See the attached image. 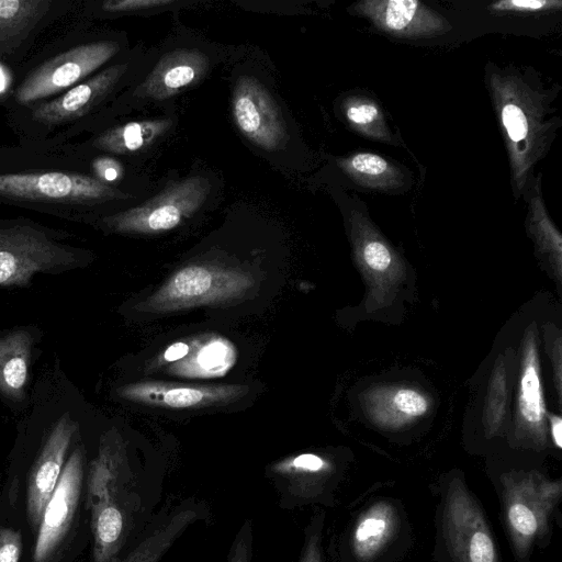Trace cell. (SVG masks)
I'll return each instance as SVG.
<instances>
[{"label": "cell", "mask_w": 562, "mask_h": 562, "mask_svg": "<svg viewBox=\"0 0 562 562\" xmlns=\"http://www.w3.org/2000/svg\"><path fill=\"white\" fill-rule=\"evenodd\" d=\"M488 80L508 150L514 190L519 196L532 167L548 148L553 124L546 120L544 98L521 77L493 71Z\"/></svg>", "instance_id": "6da1fadb"}, {"label": "cell", "mask_w": 562, "mask_h": 562, "mask_svg": "<svg viewBox=\"0 0 562 562\" xmlns=\"http://www.w3.org/2000/svg\"><path fill=\"white\" fill-rule=\"evenodd\" d=\"M254 279L246 272L216 266L191 265L175 272L140 303L146 312H170L228 302L246 294Z\"/></svg>", "instance_id": "7a4b0ae2"}, {"label": "cell", "mask_w": 562, "mask_h": 562, "mask_svg": "<svg viewBox=\"0 0 562 562\" xmlns=\"http://www.w3.org/2000/svg\"><path fill=\"white\" fill-rule=\"evenodd\" d=\"M505 519L517 557L526 560L538 537L548 529V518L561 496V482L537 473L509 474L503 481Z\"/></svg>", "instance_id": "3957f363"}, {"label": "cell", "mask_w": 562, "mask_h": 562, "mask_svg": "<svg viewBox=\"0 0 562 562\" xmlns=\"http://www.w3.org/2000/svg\"><path fill=\"white\" fill-rule=\"evenodd\" d=\"M441 533L453 562H499L485 516L467 486L452 479L442 499Z\"/></svg>", "instance_id": "277c9868"}, {"label": "cell", "mask_w": 562, "mask_h": 562, "mask_svg": "<svg viewBox=\"0 0 562 562\" xmlns=\"http://www.w3.org/2000/svg\"><path fill=\"white\" fill-rule=\"evenodd\" d=\"M210 191L207 179L190 177L168 186L145 203L108 218L115 231L156 234L178 226L205 201Z\"/></svg>", "instance_id": "5b68a950"}, {"label": "cell", "mask_w": 562, "mask_h": 562, "mask_svg": "<svg viewBox=\"0 0 562 562\" xmlns=\"http://www.w3.org/2000/svg\"><path fill=\"white\" fill-rule=\"evenodd\" d=\"M92 562H119L148 521L142 496L122 487L91 507Z\"/></svg>", "instance_id": "8992f818"}, {"label": "cell", "mask_w": 562, "mask_h": 562, "mask_svg": "<svg viewBox=\"0 0 562 562\" xmlns=\"http://www.w3.org/2000/svg\"><path fill=\"white\" fill-rule=\"evenodd\" d=\"M350 224L353 255L369 288L368 308L381 307L404 280V262L364 214L353 212Z\"/></svg>", "instance_id": "52a82bcc"}, {"label": "cell", "mask_w": 562, "mask_h": 562, "mask_svg": "<svg viewBox=\"0 0 562 562\" xmlns=\"http://www.w3.org/2000/svg\"><path fill=\"white\" fill-rule=\"evenodd\" d=\"M75 255L30 227L0 228V285H25L36 272L69 268Z\"/></svg>", "instance_id": "ba28073f"}, {"label": "cell", "mask_w": 562, "mask_h": 562, "mask_svg": "<svg viewBox=\"0 0 562 562\" xmlns=\"http://www.w3.org/2000/svg\"><path fill=\"white\" fill-rule=\"evenodd\" d=\"M279 507L292 509L308 504L331 505L338 469L331 459L306 452L278 461L269 468Z\"/></svg>", "instance_id": "9c48e42d"}, {"label": "cell", "mask_w": 562, "mask_h": 562, "mask_svg": "<svg viewBox=\"0 0 562 562\" xmlns=\"http://www.w3.org/2000/svg\"><path fill=\"white\" fill-rule=\"evenodd\" d=\"M0 195L63 203H90L123 196L95 178L60 171L0 175Z\"/></svg>", "instance_id": "30bf717a"}, {"label": "cell", "mask_w": 562, "mask_h": 562, "mask_svg": "<svg viewBox=\"0 0 562 562\" xmlns=\"http://www.w3.org/2000/svg\"><path fill=\"white\" fill-rule=\"evenodd\" d=\"M117 49V43L102 41L76 46L59 54L25 78L16 91V100L31 103L57 93L97 70Z\"/></svg>", "instance_id": "8fae6325"}, {"label": "cell", "mask_w": 562, "mask_h": 562, "mask_svg": "<svg viewBox=\"0 0 562 562\" xmlns=\"http://www.w3.org/2000/svg\"><path fill=\"white\" fill-rule=\"evenodd\" d=\"M547 408L541 382L537 330L531 325L521 342V362L515 409V437L530 448L547 443Z\"/></svg>", "instance_id": "7c38bea8"}, {"label": "cell", "mask_w": 562, "mask_h": 562, "mask_svg": "<svg viewBox=\"0 0 562 562\" xmlns=\"http://www.w3.org/2000/svg\"><path fill=\"white\" fill-rule=\"evenodd\" d=\"M83 480V452L77 448L65 464L37 528L34 562H48L63 543L75 516Z\"/></svg>", "instance_id": "4fadbf2b"}, {"label": "cell", "mask_w": 562, "mask_h": 562, "mask_svg": "<svg viewBox=\"0 0 562 562\" xmlns=\"http://www.w3.org/2000/svg\"><path fill=\"white\" fill-rule=\"evenodd\" d=\"M350 9L394 37L427 38L451 30L443 15L417 0H364Z\"/></svg>", "instance_id": "5bb4252c"}, {"label": "cell", "mask_w": 562, "mask_h": 562, "mask_svg": "<svg viewBox=\"0 0 562 562\" xmlns=\"http://www.w3.org/2000/svg\"><path fill=\"white\" fill-rule=\"evenodd\" d=\"M233 117L239 131L266 150L278 148L286 130L281 114L262 83L252 77H241L233 95Z\"/></svg>", "instance_id": "9a60e30c"}, {"label": "cell", "mask_w": 562, "mask_h": 562, "mask_svg": "<svg viewBox=\"0 0 562 562\" xmlns=\"http://www.w3.org/2000/svg\"><path fill=\"white\" fill-rule=\"evenodd\" d=\"M77 425L64 415L54 425L32 470L26 498L29 521L38 528L44 509L61 474L64 458Z\"/></svg>", "instance_id": "2e32d148"}, {"label": "cell", "mask_w": 562, "mask_h": 562, "mask_svg": "<svg viewBox=\"0 0 562 562\" xmlns=\"http://www.w3.org/2000/svg\"><path fill=\"white\" fill-rule=\"evenodd\" d=\"M203 510L202 505L192 499L161 509L148 521L119 562H159L183 532L202 516Z\"/></svg>", "instance_id": "e0dca14e"}, {"label": "cell", "mask_w": 562, "mask_h": 562, "mask_svg": "<svg viewBox=\"0 0 562 562\" xmlns=\"http://www.w3.org/2000/svg\"><path fill=\"white\" fill-rule=\"evenodd\" d=\"M364 411L371 422L386 429L408 426L426 416L431 400L412 385H380L368 390L362 397Z\"/></svg>", "instance_id": "ac0fdd59"}, {"label": "cell", "mask_w": 562, "mask_h": 562, "mask_svg": "<svg viewBox=\"0 0 562 562\" xmlns=\"http://www.w3.org/2000/svg\"><path fill=\"white\" fill-rule=\"evenodd\" d=\"M241 393V386H196L161 382H142L124 386L120 394L134 402L167 408H195L229 401Z\"/></svg>", "instance_id": "d6986e66"}, {"label": "cell", "mask_w": 562, "mask_h": 562, "mask_svg": "<svg viewBox=\"0 0 562 562\" xmlns=\"http://www.w3.org/2000/svg\"><path fill=\"white\" fill-rule=\"evenodd\" d=\"M207 57L196 49L180 48L166 54L140 86V92L151 99L178 93L196 81L207 69Z\"/></svg>", "instance_id": "ffe728a7"}, {"label": "cell", "mask_w": 562, "mask_h": 562, "mask_svg": "<svg viewBox=\"0 0 562 562\" xmlns=\"http://www.w3.org/2000/svg\"><path fill=\"white\" fill-rule=\"evenodd\" d=\"M397 530L395 507L385 501L372 504L351 528L349 548L352 557L360 562L376 560L394 540Z\"/></svg>", "instance_id": "44dd1931"}, {"label": "cell", "mask_w": 562, "mask_h": 562, "mask_svg": "<svg viewBox=\"0 0 562 562\" xmlns=\"http://www.w3.org/2000/svg\"><path fill=\"white\" fill-rule=\"evenodd\" d=\"M124 70L123 65L105 69L63 95L41 104L33 112V117L41 123L56 124L81 115L110 90Z\"/></svg>", "instance_id": "7402d4cb"}, {"label": "cell", "mask_w": 562, "mask_h": 562, "mask_svg": "<svg viewBox=\"0 0 562 562\" xmlns=\"http://www.w3.org/2000/svg\"><path fill=\"white\" fill-rule=\"evenodd\" d=\"M32 336L26 330H14L0 337V392L19 400L27 381Z\"/></svg>", "instance_id": "603a6c76"}, {"label": "cell", "mask_w": 562, "mask_h": 562, "mask_svg": "<svg viewBox=\"0 0 562 562\" xmlns=\"http://www.w3.org/2000/svg\"><path fill=\"white\" fill-rule=\"evenodd\" d=\"M337 164L353 182L364 188L392 191L404 184L403 171L373 153H356L338 159Z\"/></svg>", "instance_id": "cb8c5ba5"}, {"label": "cell", "mask_w": 562, "mask_h": 562, "mask_svg": "<svg viewBox=\"0 0 562 562\" xmlns=\"http://www.w3.org/2000/svg\"><path fill=\"white\" fill-rule=\"evenodd\" d=\"M168 126L165 120L130 122L101 135L95 145L116 154L135 153L150 145Z\"/></svg>", "instance_id": "d4e9b609"}, {"label": "cell", "mask_w": 562, "mask_h": 562, "mask_svg": "<svg viewBox=\"0 0 562 562\" xmlns=\"http://www.w3.org/2000/svg\"><path fill=\"white\" fill-rule=\"evenodd\" d=\"M540 192H535L529 203V229L533 236L536 247L551 267L557 279L561 278L562 238L546 212Z\"/></svg>", "instance_id": "484cf974"}, {"label": "cell", "mask_w": 562, "mask_h": 562, "mask_svg": "<svg viewBox=\"0 0 562 562\" xmlns=\"http://www.w3.org/2000/svg\"><path fill=\"white\" fill-rule=\"evenodd\" d=\"M50 1L0 0V46L24 35L48 10Z\"/></svg>", "instance_id": "4316f807"}, {"label": "cell", "mask_w": 562, "mask_h": 562, "mask_svg": "<svg viewBox=\"0 0 562 562\" xmlns=\"http://www.w3.org/2000/svg\"><path fill=\"white\" fill-rule=\"evenodd\" d=\"M344 114L350 126L373 140L392 143L393 137L380 106L370 98L351 97L344 103Z\"/></svg>", "instance_id": "83f0119b"}, {"label": "cell", "mask_w": 562, "mask_h": 562, "mask_svg": "<svg viewBox=\"0 0 562 562\" xmlns=\"http://www.w3.org/2000/svg\"><path fill=\"white\" fill-rule=\"evenodd\" d=\"M119 460L108 447H102L92 462L88 477L89 506L119 491L121 484Z\"/></svg>", "instance_id": "f1b7e54d"}, {"label": "cell", "mask_w": 562, "mask_h": 562, "mask_svg": "<svg viewBox=\"0 0 562 562\" xmlns=\"http://www.w3.org/2000/svg\"><path fill=\"white\" fill-rule=\"evenodd\" d=\"M508 405L507 374L499 358L491 375L483 413L484 428L487 435H496L506 418Z\"/></svg>", "instance_id": "f546056e"}, {"label": "cell", "mask_w": 562, "mask_h": 562, "mask_svg": "<svg viewBox=\"0 0 562 562\" xmlns=\"http://www.w3.org/2000/svg\"><path fill=\"white\" fill-rule=\"evenodd\" d=\"M232 346L222 339L200 347L192 358V364L183 372L193 376H213L226 371L234 360Z\"/></svg>", "instance_id": "4dcf8cb0"}, {"label": "cell", "mask_w": 562, "mask_h": 562, "mask_svg": "<svg viewBox=\"0 0 562 562\" xmlns=\"http://www.w3.org/2000/svg\"><path fill=\"white\" fill-rule=\"evenodd\" d=\"M324 526V513H316L304 529V542L296 562H325L322 532Z\"/></svg>", "instance_id": "1f68e13d"}, {"label": "cell", "mask_w": 562, "mask_h": 562, "mask_svg": "<svg viewBox=\"0 0 562 562\" xmlns=\"http://www.w3.org/2000/svg\"><path fill=\"white\" fill-rule=\"evenodd\" d=\"M560 0H502L488 5L496 13H538L560 10Z\"/></svg>", "instance_id": "d6a6232c"}, {"label": "cell", "mask_w": 562, "mask_h": 562, "mask_svg": "<svg viewBox=\"0 0 562 562\" xmlns=\"http://www.w3.org/2000/svg\"><path fill=\"white\" fill-rule=\"evenodd\" d=\"M252 547V520L246 519L234 537L226 562H251Z\"/></svg>", "instance_id": "836d02e7"}, {"label": "cell", "mask_w": 562, "mask_h": 562, "mask_svg": "<svg viewBox=\"0 0 562 562\" xmlns=\"http://www.w3.org/2000/svg\"><path fill=\"white\" fill-rule=\"evenodd\" d=\"M21 549V533L11 528H0V562H19Z\"/></svg>", "instance_id": "e575fe53"}, {"label": "cell", "mask_w": 562, "mask_h": 562, "mask_svg": "<svg viewBox=\"0 0 562 562\" xmlns=\"http://www.w3.org/2000/svg\"><path fill=\"white\" fill-rule=\"evenodd\" d=\"M173 3L172 0H112L102 3L106 12H132L144 9H154Z\"/></svg>", "instance_id": "d590c367"}, {"label": "cell", "mask_w": 562, "mask_h": 562, "mask_svg": "<svg viewBox=\"0 0 562 562\" xmlns=\"http://www.w3.org/2000/svg\"><path fill=\"white\" fill-rule=\"evenodd\" d=\"M93 171L101 182H113L119 180L123 173L122 165L111 157H99L92 164Z\"/></svg>", "instance_id": "8d00e7d4"}, {"label": "cell", "mask_w": 562, "mask_h": 562, "mask_svg": "<svg viewBox=\"0 0 562 562\" xmlns=\"http://www.w3.org/2000/svg\"><path fill=\"white\" fill-rule=\"evenodd\" d=\"M549 420V431L554 446L562 448V419L559 415L547 414Z\"/></svg>", "instance_id": "74e56055"}, {"label": "cell", "mask_w": 562, "mask_h": 562, "mask_svg": "<svg viewBox=\"0 0 562 562\" xmlns=\"http://www.w3.org/2000/svg\"><path fill=\"white\" fill-rule=\"evenodd\" d=\"M7 83V76L3 71V69L0 67V91L4 88Z\"/></svg>", "instance_id": "f35d334b"}]
</instances>
